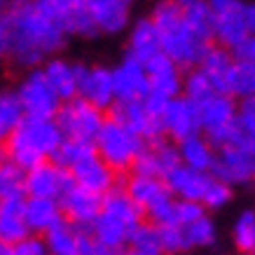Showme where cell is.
Segmentation results:
<instances>
[{"instance_id":"4fadbf2b","label":"cell","mask_w":255,"mask_h":255,"mask_svg":"<svg viewBox=\"0 0 255 255\" xmlns=\"http://www.w3.org/2000/svg\"><path fill=\"white\" fill-rule=\"evenodd\" d=\"M78 96L89 106L108 113L115 103L113 92V73L106 66H87L78 63Z\"/></svg>"},{"instance_id":"f1b7e54d","label":"cell","mask_w":255,"mask_h":255,"mask_svg":"<svg viewBox=\"0 0 255 255\" xmlns=\"http://www.w3.org/2000/svg\"><path fill=\"white\" fill-rule=\"evenodd\" d=\"M227 96H232L237 103L255 96V66L244 61H234L227 75Z\"/></svg>"},{"instance_id":"3957f363","label":"cell","mask_w":255,"mask_h":255,"mask_svg":"<svg viewBox=\"0 0 255 255\" xmlns=\"http://www.w3.org/2000/svg\"><path fill=\"white\" fill-rule=\"evenodd\" d=\"M61 140L63 136L54 120L23 117L21 124L5 140V155L7 162L16 164L21 171H28L42 162H49Z\"/></svg>"},{"instance_id":"60d3db41","label":"cell","mask_w":255,"mask_h":255,"mask_svg":"<svg viewBox=\"0 0 255 255\" xmlns=\"http://www.w3.org/2000/svg\"><path fill=\"white\" fill-rule=\"evenodd\" d=\"M159 241H162L164 255H183L187 253V241L183 234L180 225H169V227H159Z\"/></svg>"},{"instance_id":"f35d334b","label":"cell","mask_w":255,"mask_h":255,"mask_svg":"<svg viewBox=\"0 0 255 255\" xmlns=\"http://www.w3.org/2000/svg\"><path fill=\"white\" fill-rule=\"evenodd\" d=\"M23 173L26 171H21L7 159L0 164V199L12 194H23Z\"/></svg>"},{"instance_id":"603a6c76","label":"cell","mask_w":255,"mask_h":255,"mask_svg":"<svg viewBox=\"0 0 255 255\" xmlns=\"http://www.w3.org/2000/svg\"><path fill=\"white\" fill-rule=\"evenodd\" d=\"M23 223L33 237H45L49 230L63 223V213L59 201L54 199H38V197H26L23 204Z\"/></svg>"},{"instance_id":"9c48e42d","label":"cell","mask_w":255,"mask_h":255,"mask_svg":"<svg viewBox=\"0 0 255 255\" xmlns=\"http://www.w3.org/2000/svg\"><path fill=\"white\" fill-rule=\"evenodd\" d=\"M211 12L213 42L232 52L241 40L248 38L246 19H244V0H206Z\"/></svg>"},{"instance_id":"681fc988","label":"cell","mask_w":255,"mask_h":255,"mask_svg":"<svg viewBox=\"0 0 255 255\" xmlns=\"http://www.w3.org/2000/svg\"><path fill=\"white\" fill-rule=\"evenodd\" d=\"M173 2H176V5H178L180 9H185V7H190L192 2H197V0H173Z\"/></svg>"},{"instance_id":"4dcf8cb0","label":"cell","mask_w":255,"mask_h":255,"mask_svg":"<svg viewBox=\"0 0 255 255\" xmlns=\"http://www.w3.org/2000/svg\"><path fill=\"white\" fill-rule=\"evenodd\" d=\"M127 248L136 255H164L162 251V241H159V227L150 223H143L129 234Z\"/></svg>"},{"instance_id":"f907efd6","label":"cell","mask_w":255,"mask_h":255,"mask_svg":"<svg viewBox=\"0 0 255 255\" xmlns=\"http://www.w3.org/2000/svg\"><path fill=\"white\" fill-rule=\"evenodd\" d=\"M7 159V155H5V140H0V164Z\"/></svg>"},{"instance_id":"7a4b0ae2","label":"cell","mask_w":255,"mask_h":255,"mask_svg":"<svg viewBox=\"0 0 255 255\" xmlns=\"http://www.w3.org/2000/svg\"><path fill=\"white\" fill-rule=\"evenodd\" d=\"M150 21L155 26L159 49L166 59H171L183 73L199 66L201 56L206 54L211 45L190 31L183 19V9L173 0H157L150 12Z\"/></svg>"},{"instance_id":"ee69618b","label":"cell","mask_w":255,"mask_h":255,"mask_svg":"<svg viewBox=\"0 0 255 255\" xmlns=\"http://www.w3.org/2000/svg\"><path fill=\"white\" fill-rule=\"evenodd\" d=\"M12 255H47L45 241L42 237H26L23 241H19L16 246H12Z\"/></svg>"},{"instance_id":"5bb4252c","label":"cell","mask_w":255,"mask_h":255,"mask_svg":"<svg viewBox=\"0 0 255 255\" xmlns=\"http://www.w3.org/2000/svg\"><path fill=\"white\" fill-rule=\"evenodd\" d=\"M108 117L115 120L117 124L127 127L131 133H136L143 143H152V140L164 138L162 127H159V117H155L145 108L143 101H127V103H113L108 110Z\"/></svg>"},{"instance_id":"44dd1931","label":"cell","mask_w":255,"mask_h":255,"mask_svg":"<svg viewBox=\"0 0 255 255\" xmlns=\"http://www.w3.org/2000/svg\"><path fill=\"white\" fill-rule=\"evenodd\" d=\"M211 173H201V171H192L187 166H176L171 171L169 176L162 178L164 187L169 190V194H173L176 199L180 201H197L201 204L204 194L209 190V183H211Z\"/></svg>"},{"instance_id":"5b68a950","label":"cell","mask_w":255,"mask_h":255,"mask_svg":"<svg viewBox=\"0 0 255 255\" xmlns=\"http://www.w3.org/2000/svg\"><path fill=\"white\" fill-rule=\"evenodd\" d=\"M199 131L211 145L220 147L232 145L237 138V101L227 94H213L211 99L197 103Z\"/></svg>"},{"instance_id":"7dc6e473","label":"cell","mask_w":255,"mask_h":255,"mask_svg":"<svg viewBox=\"0 0 255 255\" xmlns=\"http://www.w3.org/2000/svg\"><path fill=\"white\" fill-rule=\"evenodd\" d=\"M244 19H246L248 35H255V2H246V7H244Z\"/></svg>"},{"instance_id":"8d00e7d4","label":"cell","mask_w":255,"mask_h":255,"mask_svg":"<svg viewBox=\"0 0 255 255\" xmlns=\"http://www.w3.org/2000/svg\"><path fill=\"white\" fill-rule=\"evenodd\" d=\"M234 246L239 253H255V209H244L232 230Z\"/></svg>"},{"instance_id":"74e56055","label":"cell","mask_w":255,"mask_h":255,"mask_svg":"<svg viewBox=\"0 0 255 255\" xmlns=\"http://www.w3.org/2000/svg\"><path fill=\"white\" fill-rule=\"evenodd\" d=\"M237 138L255 140V96L237 103Z\"/></svg>"},{"instance_id":"ac0fdd59","label":"cell","mask_w":255,"mask_h":255,"mask_svg":"<svg viewBox=\"0 0 255 255\" xmlns=\"http://www.w3.org/2000/svg\"><path fill=\"white\" fill-rule=\"evenodd\" d=\"M143 68H145L147 87H150L147 94H155V96L166 101L180 96V92H183V70L178 68L171 59H166L162 52L143 63Z\"/></svg>"},{"instance_id":"9a60e30c","label":"cell","mask_w":255,"mask_h":255,"mask_svg":"<svg viewBox=\"0 0 255 255\" xmlns=\"http://www.w3.org/2000/svg\"><path fill=\"white\" fill-rule=\"evenodd\" d=\"M180 166V155H178V145L171 143L169 138H159L152 143H145L143 150L138 152L136 162L131 166V173L138 176H150V178H159L169 176L171 171Z\"/></svg>"},{"instance_id":"e575fe53","label":"cell","mask_w":255,"mask_h":255,"mask_svg":"<svg viewBox=\"0 0 255 255\" xmlns=\"http://www.w3.org/2000/svg\"><path fill=\"white\" fill-rule=\"evenodd\" d=\"M183 234H185V241L190 251H194V248H211L218 241V227L213 223V218H209V216L185 225Z\"/></svg>"},{"instance_id":"ffe728a7","label":"cell","mask_w":255,"mask_h":255,"mask_svg":"<svg viewBox=\"0 0 255 255\" xmlns=\"http://www.w3.org/2000/svg\"><path fill=\"white\" fill-rule=\"evenodd\" d=\"M59 206H61L66 223H70L73 227H80V230H89L101 213V197L89 192V190L73 185L59 199Z\"/></svg>"},{"instance_id":"8992f818","label":"cell","mask_w":255,"mask_h":255,"mask_svg":"<svg viewBox=\"0 0 255 255\" xmlns=\"http://www.w3.org/2000/svg\"><path fill=\"white\" fill-rule=\"evenodd\" d=\"M211 176L232 190L255 185V140L237 138L232 145L220 147Z\"/></svg>"},{"instance_id":"f5cc1de1","label":"cell","mask_w":255,"mask_h":255,"mask_svg":"<svg viewBox=\"0 0 255 255\" xmlns=\"http://www.w3.org/2000/svg\"><path fill=\"white\" fill-rule=\"evenodd\" d=\"M253 255H255V253H253Z\"/></svg>"},{"instance_id":"30bf717a","label":"cell","mask_w":255,"mask_h":255,"mask_svg":"<svg viewBox=\"0 0 255 255\" xmlns=\"http://www.w3.org/2000/svg\"><path fill=\"white\" fill-rule=\"evenodd\" d=\"M49 19H54L66 35L73 38H96L99 31L85 7V0H33Z\"/></svg>"},{"instance_id":"52a82bcc","label":"cell","mask_w":255,"mask_h":255,"mask_svg":"<svg viewBox=\"0 0 255 255\" xmlns=\"http://www.w3.org/2000/svg\"><path fill=\"white\" fill-rule=\"evenodd\" d=\"M54 122L63 138L94 143L106 122V113H101L99 108H94L87 101L75 96L70 101H63L59 113L54 115Z\"/></svg>"},{"instance_id":"2e32d148","label":"cell","mask_w":255,"mask_h":255,"mask_svg":"<svg viewBox=\"0 0 255 255\" xmlns=\"http://www.w3.org/2000/svg\"><path fill=\"white\" fill-rule=\"evenodd\" d=\"M113 73V92H115V103H127V101H143L150 92L147 87V75L143 63L124 54V59L117 63Z\"/></svg>"},{"instance_id":"83f0119b","label":"cell","mask_w":255,"mask_h":255,"mask_svg":"<svg viewBox=\"0 0 255 255\" xmlns=\"http://www.w3.org/2000/svg\"><path fill=\"white\" fill-rule=\"evenodd\" d=\"M122 187H124V192L129 194V199H131L140 211H145L147 206L155 204L162 194L169 192L159 178L138 176V173H129V178L122 180Z\"/></svg>"},{"instance_id":"f546056e","label":"cell","mask_w":255,"mask_h":255,"mask_svg":"<svg viewBox=\"0 0 255 255\" xmlns=\"http://www.w3.org/2000/svg\"><path fill=\"white\" fill-rule=\"evenodd\" d=\"M47 255H78V227L63 220L42 237Z\"/></svg>"},{"instance_id":"7402d4cb","label":"cell","mask_w":255,"mask_h":255,"mask_svg":"<svg viewBox=\"0 0 255 255\" xmlns=\"http://www.w3.org/2000/svg\"><path fill=\"white\" fill-rule=\"evenodd\" d=\"M40 70L61 103L78 96V63L61 59V56H52L40 66Z\"/></svg>"},{"instance_id":"8fae6325","label":"cell","mask_w":255,"mask_h":255,"mask_svg":"<svg viewBox=\"0 0 255 255\" xmlns=\"http://www.w3.org/2000/svg\"><path fill=\"white\" fill-rule=\"evenodd\" d=\"M75 185L68 171L56 166L54 162H42L23 173V194L38 199L59 201L70 187Z\"/></svg>"},{"instance_id":"b9f144b4","label":"cell","mask_w":255,"mask_h":255,"mask_svg":"<svg viewBox=\"0 0 255 255\" xmlns=\"http://www.w3.org/2000/svg\"><path fill=\"white\" fill-rule=\"evenodd\" d=\"M120 253H122V251H120ZM120 253L101 246L99 241L92 237L89 230H80L78 227V255H120Z\"/></svg>"},{"instance_id":"d4e9b609","label":"cell","mask_w":255,"mask_h":255,"mask_svg":"<svg viewBox=\"0 0 255 255\" xmlns=\"http://www.w3.org/2000/svg\"><path fill=\"white\" fill-rule=\"evenodd\" d=\"M159 38L150 16H143L131 26L129 31V40H127V56L136 59L138 63L150 61L155 54H159Z\"/></svg>"},{"instance_id":"d6986e66","label":"cell","mask_w":255,"mask_h":255,"mask_svg":"<svg viewBox=\"0 0 255 255\" xmlns=\"http://www.w3.org/2000/svg\"><path fill=\"white\" fill-rule=\"evenodd\" d=\"M68 173L78 187L89 190V192L99 194V197H103V194L110 192L113 187L120 185V176H117L110 166H106V162H103L96 152L89 155L87 159H82L78 166H73Z\"/></svg>"},{"instance_id":"7bdbcfd3","label":"cell","mask_w":255,"mask_h":255,"mask_svg":"<svg viewBox=\"0 0 255 255\" xmlns=\"http://www.w3.org/2000/svg\"><path fill=\"white\" fill-rule=\"evenodd\" d=\"M204 216H206V209L197 201H176V223L180 227H185V225L194 223V220H199Z\"/></svg>"},{"instance_id":"6da1fadb","label":"cell","mask_w":255,"mask_h":255,"mask_svg":"<svg viewBox=\"0 0 255 255\" xmlns=\"http://www.w3.org/2000/svg\"><path fill=\"white\" fill-rule=\"evenodd\" d=\"M7 26V61L14 68H40L47 59L61 52L68 35L54 19L42 12L33 0H9L5 9Z\"/></svg>"},{"instance_id":"836d02e7","label":"cell","mask_w":255,"mask_h":255,"mask_svg":"<svg viewBox=\"0 0 255 255\" xmlns=\"http://www.w3.org/2000/svg\"><path fill=\"white\" fill-rule=\"evenodd\" d=\"M94 143H82V140H68L63 138L61 145L56 147V152L52 155L49 162H54L56 166H61L63 171H70L73 166H78L82 159H87L89 155H94Z\"/></svg>"},{"instance_id":"e0dca14e","label":"cell","mask_w":255,"mask_h":255,"mask_svg":"<svg viewBox=\"0 0 255 255\" xmlns=\"http://www.w3.org/2000/svg\"><path fill=\"white\" fill-rule=\"evenodd\" d=\"M99 35H120L129 28L133 0H85Z\"/></svg>"},{"instance_id":"816d5d0a","label":"cell","mask_w":255,"mask_h":255,"mask_svg":"<svg viewBox=\"0 0 255 255\" xmlns=\"http://www.w3.org/2000/svg\"><path fill=\"white\" fill-rule=\"evenodd\" d=\"M120 255H136V253H131L129 248H124V251H122V253H120Z\"/></svg>"},{"instance_id":"ab89813d","label":"cell","mask_w":255,"mask_h":255,"mask_svg":"<svg viewBox=\"0 0 255 255\" xmlns=\"http://www.w3.org/2000/svg\"><path fill=\"white\" fill-rule=\"evenodd\" d=\"M232 199H234L232 187L225 185V183H220L218 178H211L209 190H206L204 199H201V206H204L206 211H220V209H225Z\"/></svg>"},{"instance_id":"ba28073f","label":"cell","mask_w":255,"mask_h":255,"mask_svg":"<svg viewBox=\"0 0 255 255\" xmlns=\"http://www.w3.org/2000/svg\"><path fill=\"white\" fill-rule=\"evenodd\" d=\"M16 99L21 103L23 117H40V120H54L61 108V101L47 85L45 75L40 68L26 70V75L19 80L14 89Z\"/></svg>"},{"instance_id":"7c38bea8","label":"cell","mask_w":255,"mask_h":255,"mask_svg":"<svg viewBox=\"0 0 255 255\" xmlns=\"http://www.w3.org/2000/svg\"><path fill=\"white\" fill-rule=\"evenodd\" d=\"M159 127H162L164 138L171 143H183V140L199 136V115H197V103L187 101L183 94L171 99L166 108L159 115Z\"/></svg>"},{"instance_id":"d590c367","label":"cell","mask_w":255,"mask_h":255,"mask_svg":"<svg viewBox=\"0 0 255 255\" xmlns=\"http://www.w3.org/2000/svg\"><path fill=\"white\" fill-rule=\"evenodd\" d=\"M180 94L187 101H192V103H201V101L211 99L216 94V89H213L211 80L199 68H190L183 73V92Z\"/></svg>"},{"instance_id":"cb8c5ba5","label":"cell","mask_w":255,"mask_h":255,"mask_svg":"<svg viewBox=\"0 0 255 255\" xmlns=\"http://www.w3.org/2000/svg\"><path fill=\"white\" fill-rule=\"evenodd\" d=\"M23 204H26V194H12L0 199V241L9 246H16L19 241L31 237L23 223Z\"/></svg>"},{"instance_id":"277c9868","label":"cell","mask_w":255,"mask_h":255,"mask_svg":"<svg viewBox=\"0 0 255 255\" xmlns=\"http://www.w3.org/2000/svg\"><path fill=\"white\" fill-rule=\"evenodd\" d=\"M143 145H145V143H143L136 133H131L127 127L117 124L115 120H110V117H106L99 136L94 140L96 155L106 162V166H110V169L115 171L120 178L127 176V173H131V166H133V162H136L138 152L143 150Z\"/></svg>"},{"instance_id":"d6a6232c","label":"cell","mask_w":255,"mask_h":255,"mask_svg":"<svg viewBox=\"0 0 255 255\" xmlns=\"http://www.w3.org/2000/svg\"><path fill=\"white\" fill-rule=\"evenodd\" d=\"M183 19L190 26V31L197 35L199 40L213 45V28H211V12L206 0H197L190 7L183 9Z\"/></svg>"},{"instance_id":"f6af8a7d","label":"cell","mask_w":255,"mask_h":255,"mask_svg":"<svg viewBox=\"0 0 255 255\" xmlns=\"http://www.w3.org/2000/svg\"><path fill=\"white\" fill-rule=\"evenodd\" d=\"M232 59L234 61H244L255 66V35H248L246 40H241L239 45L232 49Z\"/></svg>"},{"instance_id":"c3c4849f","label":"cell","mask_w":255,"mask_h":255,"mask_svg":"<svg viewBox=\"0 0 255 255\" xmlns=\"http://www.w3.org/2000/svg\"><path fill=\"white\" fill-rule=\"evenodd\" d=\"M0 255H12V246L5 244V241H0Z\"/></svg>"},{"instance_id":"4316f807","label":"cell","mask_w":255,"mask_h":255,"mask_svg":"<svg viewBox=\"0 0 255 255\" xmlns=\"http://www.w3.org/2000/svg\"><path fill=\"white\" fill-rule=\"evenodd\" d=\"M216 147L211 145L204 136H192V138L178 143V155H180V164L192 171H201V173H211L213 164H216Z\"/></svg>"},{"instance_id":"484cf974","label":"cell","mask_w":255,"mask_h":255,"mask_svg":"<svg viewBox=\"0 0 255 255\" xmlns=\"http://www.w3.org/2000/svg\"><path fill=\"white\" fill-rule=\"evenodd\" d=\"M232 63H234L232 52L213 42V45L206 49V54L201 56V61L197 68L211 80L216 94H227V75H230Z\"/></svg>"},{"instance_id":"1f68e13d","label":"cell","mask_w":255,"mask_h":255,"mask_svg":"<svg viewBox=\"0 0 255 255\" xmlns=\"http://www.w3.org/2000/svg\"><path fill=\"white\" fill-rule=\"evenodd\" d=\"M23 120L21 103L16 99L14 89H0V140H7Z\"/></svg>"},{"instance_id":"bcb514c9","label":"cell","mask_w":255,"mask_h":255,"mask_svg":"<svg viewBox=\"0 0 255 255\" xmlns=\"http://www.w3.org/2000/svg\"><path fill=\"white\" fill-rule=\"evenodd\" d=\"M7 26H5V14L0 19V63L7 61Z\"/></svg>"}]
</instances>
